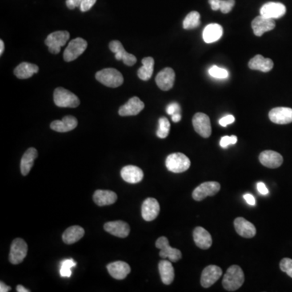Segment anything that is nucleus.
Returning <instances> with one entry per match:
<instances>
[{"label":"nucleus","instance_id":"nucleus-1","mask_svg":"<svg viewBox=\"0 0 292 292\" xmlns=\"http://www.w3.org/2000/svg\"><path fill=\"white\" fill-rule=\"evenodd\" d=\"M245 282V274L239 265H231L228 268L222 279V286L228 291H235L242 286Z\"/></svg>","mask_w":292,"mask_h":292},{"label":"nucleus","instance_id":"nucleus-2","mask_svg":"<svg viewBox=\"0 0 292 292\" xmlns=\"http://www.w3.org/2000/svg\"><path fill=\"white\" fill-rule=\"evenodd\" d=\"M96 79L107 87L117 88L124 83V77L121 72L114 69H105L96 73Z\"/></svg>","mask_w":292,"mask_h":292},{"label":"nucleus","instance_id":"nucleus-3","mask_svg":"<svg viewBox=\"0 0 292 292\" xmlns=\"http://www.w3.org/2000/svg\"><path fill=\"white\" fill-rule=\"evenodd\" d=\"M54 102L59 107L76 108L81 103L77 95L62 87L57 88L54 90Z\"/></svg>","mask_w":292,"mask_h":292},{"label":"nucleus","instance_id":"nucleus-4","mask_svg":"<svg viewBox=\"0 0 292 292\" xmlns=\"http://www.w3.org/2000/svg\"><path fill=\"white\" fill-rule=\"evenodd\" d=\"M191 166L190 159L182 153H171L166 159V166L169 171L182 173L189 170Z\"/></svg>","mask_w":292,"mask_h":292},{"label":"nucleus","instance_id":"nucleus-5","mask_svg":"<svg viewBox=\"0 0 292 292\" xmlns=\"http://www.w3.org/2000/svg\"><path fill=\"white\" fill-rule=\"evenodd\" d=\"M70 37V33L68 31H55L47 36L45 40V44L52 54H59L61 47L65 46Z\"/></svg>","mask_w":292,"mask_h":292},{"label":"nucleus","instance_id":"nucleus-6","mask_svg":"<svg viewBox=\"0 0 292 292\" xmlns=\"http://www.w3.org/2000/svg\"><path fill=\"white\" fill-rule=\"evenodd\" d=\"M88 43L81 37L72 40L64 52V59L66 62H72L83 54L87 48Z\"/></svg>","mask_w":292,"mask_h":292},{"label":"nucleus","instance_id":"nucleus-7","mask_svg":"<svg viewBox=\"0 0 292 292\" xmlns=\"http://www.w3.org/2000/svg\"><path fill=\"white\" fill-rule=\"evenodd\" d=\"M28 245L23 239L17 238L12 243L9 261L13 265H18L21 263L27 256Z\"/></svg>","mask_w":292,"mask_h":292},{"label":"nucleus","instance_id":"nucleus-8","mask_svg":"<svg viewBox=\"0 0 292 292\" xmlns=\"http://www.w3.org/2000/svg\"><path fill=\"white\" fill-rule=\"evenodd\" d=\"M155 245L158 249H160L159 256L162 258H168L172 262H177L182 258L181 251L171 248L166 237H159L156 241Z\"/></svg>","mask_w":292,"mask_h":292},{"label":"nucleus","instance_id":"nucleus-9","mask_svg":"<svg viewBox=\"0 0 292 292\" xmlns=\"http://www.w3.org/2000/svg\"><path fill=\"white\" fill-rule=\"evenodd\" d=\"M221 186L218 182H205L194 189L193 198L195 201H201L207 197H212L219 192Z\"/></svg>","mask_w":292,"mask_h":292},{"label":"nucleus","instance_id":"nucleus-10","mask_svg":"<svg viewBox=\"0 0 292 292\" xmlns=\"http://www.w3.org/2000/svg\"><path fill=\"white\" fill-rule=\"evenodd\" d=\"M193 125L194 129L201 137L208 138L210 137L212 133L210 120L207 114L204 113H197L193 116Z\"/></svg>","mask_w":292,"mask_h":292},{"label":"nucleus","instance_id":"nucleus-11","mask_svg":"<svg viewBox=\"0 0 292 292\" xmlns=\"http://www.w3.org/2000/svg\"><path fill=\"white\" fill-rule=\"evenodd\" d=\"M109 48L114 54L117 61H122L127 66H133L137 63V58L133 54H129L125 50V47L123 46L118 40L111 41L109 44Z\"/></svg>","mask_w":292,"mask_h":292},{"label":"nucleus","instance_id":"nucleus-12","mask_svg":"<svg viewBox=\"0 0 292 292\" xmlns=\"http://www.w3.org/2000/svg\"><path fill=\"white\" fill-rule=\"evenodd\" d=\"M222 274V270L221 268L217 265H209L203 269L201 274V286L205 288L210 287L221 278Z\"/></svg>","mask_w":292,"mask_h":292},{"label":"nucleus","instance_id":"nucleus-13","mask_svg":"<svg viewBox=\"0 0 292 292\" xmlns=\"http://www.w3.org/2000/svg\"><path fill=\"white\" fill-rule=\"evenodd\" d=\"M160 213V205L155 198L149 197L145 199L141 206V215L144 220L151 222L156 219Z\"/></svg>","mask_w":292,"mask_h":292},{"label":"nucleus","instance_id":"nucleus-14","mask_svg":"<svg viewBox=\"0 0 292 292\" xmlns=\"http://www.w3.org/2000/svg\"><path fill=\"white\" fill-rule=\"evenodd\" d=\"M253 33L257 37H261L266 32L270 31L275 28L274 19L267 18L263 16H258L252 22Z\"/></svg>","mask_w":292,"mask_h":292},{"label":"nucleus","instance_id":"nucleus-15","mask_svg":"<svg viewBox=\"0 0 292 292\" xmlns=\"http://www.w3.org/2000/svg\"><path fill=\"white\" fill-rule=\"evenodd\" d=\"M174 79H176L174 71L170 68H166L157 75L155 81L159 89L163 91H168L173 87Z\"/></svg>","mask_w":292,"mask_h":292},{"label":"nucleus","instance_id":"nucleus-16","mask_svg":"<svg viewBox=\"0 0 292 292\" xmlns=\"http://www.w3.org/2000/svg\"><path fill=\"white\" fill-rule=\"evenodd\" d=\"M269 118L277 125H287L292 123V109L289 107H276L269 113Z\"/></svg>","mask_w":292,"mask_h":292},{"label":"nucleus","instance_id":"nucleus-17","mask_svg":"<svg viewBox=\"0 0 292 292\" xmlns=\"http://www.w3.org/2000/svg\"><path fill=\"white\" fill-rule=\"evenodd\" d=\"M286 7L281 3L269 2L261 7V16L270 19H278L286 13Z\"/></svg>","mask_w":292,"mask_h":292},{"label":"nucleus","instance_id":"nucleus-18","mask_svg":"<svg viewBox=\"0 0 292 292\" xmlns=\"http://www.w3.org/2000/svg\"><path fill=\"white\" fill-rule=\"evenodd\" d=\"M104 229L108 233L120 238H126L130 233V226L124 221L106 222L104 225Z\"/></svg>","mask_w":292,"mask_h":292},{"label":"nucleus","instance_id":"nucleus-19","mask_svg":"<svg viewBox=\"0 0 292 292\" xmlns=\"http://www.w3.org/2000/svg\"><path fill=\"white\" fill-rule=\"evenodd\" d=\"M260 162L268 168L279 167L283 162V158L280 153L273 150H265L259 156Z\"/></svg>","mask_w":292,"mask_h":292},{"label":"nucleus","instance_id":"nucleus-20","mask_svg":"<svg viewBox=\"0 0 292 292\" xmlns=\"http://www.w3.org/2000/svg\"><path fill=\"white\" fill-rule=\"evenodd\" d=\"M145 108V104L139 97H133L129 102L121 106L119 110V114L121 116L137 115Z\"/></svg>","mask_w":292,"mask_h":292},{"label":"nucleus","instance_id":"nucleus-21","mask_svg":"<svg viewBox=\"0 0 292 292\" xmlns=\"http://www.w3.org/2000/svg\"><path fill=\"white\" fill-rule=\"evenodd\" d=\"M106 269L112 278L118 280L125 279L131 272L129 264L121 261L111 262L107 265Z\"/></svg>","mask_w":292,"mask_h":292},{"label":"nucleus","instance_id":"nucleus-22","mask_svg":"<svg viewBox=\"0 0 292 292\" xmlns=\"http://www.w3.org/2000/svg\"><path fill=\"white\" fill-rule=\"evenodd\" d=\"M235 229L241 237L245 238H253L255 237L257 229L252 222H249L245 218H236L234 222Z\"/></svg>","mask_w":292,"mask_h":292},{"label":"nucleus","instance_id":"nucleus-23","mask_svg":"<svg viewBox=\"0 0 292 292\" xmlns=\"http://www.w3.org/2000/svg\"><path fill=\"white\" fill-rule=\"evenodd\" d=\"M123 180L129 184H138L143 180V170L138 166L129 165L123 167L121 171Z\"/></svg>","mask_w":292,"mask_h":292},{"label":"nucleus","instance_id":"nucleus-24","mask_svg":"<svg viewBox=\"0 0 292 292\" xmlns=\"http://www.w3.org/2000/svg\"><path fill=\"white\" fill-rule=\"evenodd\" d=\"M193 240L196 245L204 250L209 249L213 244V240L210 234L201 226H197L193 230Z\"/></svg>","mask_w":292,"mask_h":292},{"label":"nucleus","instance_id":"nucleus-25","mask_svg":"<svg viewBox=\"0 0 292 292\" xmlns=\"http://www.w3.org/2000/svg\"><path fill=\"white\" fill-rule=\"evenodd\" d=\"M78 121L74 116L67 115L62 121H54L50 124V129L58 133H67L76 129Z\"/></svg>","mask_w":292,"mask_h":292},{"label":"nucleus","instance_id":"nucleus-26","mask_svg":"<svg viewBox=\"0 0 292 292\" xmlns=\"http://www.w3.org/2000/svg\"><path fill=\"white\" fill-rule=\"evenodd\" d=\"M274 67V62L270 59L264 58L261 54H257L251 59L249 63V68L252 70H257L268 73Z\"/></svg>","mask_w":292,"mask_h":292},{"label":"nucleus","instance_id":"nucleus-27","mask_svg":"<svg viewBox=\"0 0 292 292\" xmlns=\"http://www.w3.org/2000/svg\"><path fill=\"white\" fill-rule=\"evenodd\" d=\"M93 201L99 206L112 205L117 201V194L110 190H97L93 194Z\"/></svg>","mask_w":292,"mask_h":292},{"label":"nucleus","instance_id":"nucleus-28","mask_svg":"<svg viewBox=\"0 0 292 292\" xmlns=\"http://www.w3.org/2000/svg\"><path fill=\"white\" fill-rule=\"evenodd\" d=\"M37 150L35 148H29L25 153L21 161V171L23 176H27L32 167H33L34 160L37 158Z\"/></svg>","mask_w":292,"mask_h":292},{"label":"nucleus","instance_id":"nucleus-29","mask_svg":"<svg viewBox=\"0 0 292 292\" xmlns=\"http://www.w3.org/2000/svg\"><path fill=\"white\" fill-rule=\"evenodd\" d=\"M160 276L165 285H170L174 278V270L170 261L162 260L158 263Z\"/></svg>","mask_w":292,"mask_h":292},{"label":"nucleus","instance_id":"nucleus-30","mask_svg":"<svg viewBox=\"0 0 292 292\" xmlns=\"http://www.w3.org/2000/svg\"><path fill=\"white\" fill-rule=\"evenodd\" d=\"M223 29L218 24H210L205 28L203 31V39L206 43L215 42L222 37Z\"/></svg>","mask_w":292,"mask_h":292},{"label":"nucleus","instance_id":"nucleus-31","mask_svg":"<svg viewBox=\"0 0 292 292\" xmlns=\"http://www.w3.org/2000/svg\"><path fill=\"white\" fill-rule=\"evenodd\" d=\"M85 235V230L80 226H73L68 228L63 234V241L67 245H73L79 241Z\"/></svg>","mask_w":292,"mask_h":292},{"label":"nucleus","instance_id":"nucleus-32","mask_svg":"<svg viewBox=\"0 0 292 292\" xmlns=\"http://www.w3.org/2000/svg\"><path fill=\"white\" fill-rule=\"evenodd\" d=\"M38 70L39 69L37 65L30 63L23 62L15 69L14 74L19 79H28L33 74L37 73Z\"/></svg>","mask_w":292,"mask_h":292},{"label":"nucleus","instance_id":"nucleus-33","mask_svg":"<svg viewBox=\"0 0 292 292\" xmlns=\"http://www.w3.org/2000/svg\"><path fill=\"white\" fill-rule=\"evenodd\" d=\"M154 66V60L152 57H146L142 60V67L137 71V76L142 81H149L152 77Z\"/></svg>","mask_w":292,"mask_h":292},{"label":"nucleus","instance_id":"nucleus-34","mask_svg":"<svg viewBox=\"0 0 292 292\" xmlns=\"http://www.w3.org/2000/svg\"><path fill=\"white\" fill-rule=\"evenodd\" d=\"M200 13L197 12H191L190 13L187 15L185 17V21L183 22V26L185 29H193L195 28L198 27L200 24Z\"/></svg>","mask_w":292,"mask_h":292},{"label":"nucleus","instance_id":"nucleus-35","mask_svg":"<svg viewBox=\"0 0 292 292\" xmlns=\"http://www.w3.org/2000/svg\"><path fill=\"white\" fill-rule=\"evenodd\" d=\"M170 124L166 117H162L158 121V129L157 131V136L161 139L167 137L170 132Z\"/></svg>","mask_w":292,"mask_h":292},{"label":"nucleus","instance_id":"nucleus-36","mask_svg":"<svg viewBox=\"0 0 292 292\" xmlns=\"http://www.w3.org/2000/svg\"><path fill=\"white\" fill-rule=\"evenodd\" d=\"M77 263L73 259H67L61 263V274L62 277L69 278L72 275V268L75 267Z\"/></svg>","mask_w":292,"mask_h":292},{"label":"nucleus","instance_id":"nucleus-37","mask_svg":"<svg viewBox=\"0 0 292 292\" xmlns=\"http://www.w3.org/2000/svg\"><path fill=\"white\" fill-rule=\"evenodd\" d=\"M209 73L211 77L217 79H226L228 77V72L225 69L219 67L213 66L209 70Z\"/></svg>","mask_w":292,"mask_h":292},{"label":"nucleus","instance_id":"nucleus-38","mask_svg":"<svg viewBox=\"0 0 292 292\" xmlns=\"http://www.w3.org/2000/svg\"><path fill=\"white\" fill-rule=\"evenodd\" d=\"M280 269L292 278V259L283 258L280 262Z\"/></svg>","mask_w":292,"mask_h":292},{"label":"nucleus","instance_id":"nucleus-39","mask_svg":"<svg viewBox=\"0 0 292 292\" xmlns=\"http://www.w3.org/2000/svg\"><path fill=\"white\" fill-rule=\"evenodd\" d=\"M235 4H236L235 0H220L219 9L222 13L226 14L232 10Z\"/></svg>","mask_w":292,"mask_h":292},{"label":"nucleus","instance_id":"nucleus-40","mask_svg":"<svg viewBox=\"0 0 292 292\" xmlns=\"http://www.w3.org/2000/svg\"><path fill=\"white\" fill-rule=\"evenodd\" d=\"M237 136H225V137H222V139L220 141V145L221 147L227 148L230 145H235V144L237 142Z\"/></svg>","mask_w":292,"mask_h":292},{"label":"nucleus","instance_id":"nucleus-41","mask_svg":"<svg viewBox=\"0 0 292 292\" xmlns=\"http://www.w3.org/2000/svg\"><path fill=\"white\" fill-rule=\"evenodd\" d=\"M96 2H97V0H82L81 6H80V9L83 13L88 12V11L92 9V7L93 5H95Z\"/></svg>","mask_w":292,"mask_h":292},{"label":"nucleus","instance_id":"nucleus-42","mask_svg":"<svg viewBox=\"0 0 292 292\" xmlns=\"http://www.w3.org/2000/svg\"><path fill=\"white\" fill-rule=\"evenodd\" d=\"M235 122V117L231 114H228V115L224 116L219 121V125L222 127H226L228 125L233 124Z\"/></svg>","mask_w":292,"mask_h":292},{"label":"nucleus","instance_id":"nucleus-43","mask_svg":"<svg viewBox=\"0 0 292 292\" xmlns=\"http://www.w3.org/2000/svg\"><path fill=\"white\" fill-rule=\"evenodd\" d=\"M181 110V107L179 106V104L176 103V102H173V103L170 104L169 106L166 108V112H167L168 114H176V113H178Z\"/></svg>","mask_w":292,"mask_h":292},{"label":"nucleus","instance_id":"nucleus-44","mask_svg":"<svg viewBox=\"0 0 292 292\" xmlns=\"http://www.w3.org/2000/svg\"><path fill=\"white\" fill-rule=\"evenodd\" d=\"M81 2L82 0H67L66 5L69 9H74L81 6Z\"/></svg>","mask_w":292,"mask_h":292},{"label":"nucleus","instance_id":"nucleus-45","mask_svg":"<svg viewBox=\"0 0 292 292\" xmlns=\"http://www.w3.org/2000/svg\"><path fill=\"white\" fill-rule=\"evenodd\" d=\"M257 190L259 191V193L261 195H267L269 193V190L265 186V184L262 182L257 183Z\"/></svg>","mask_w":292,"mask_h":292},{"label":"nucleus","instance_id":"nucleus-46","mask_svg":"<svg viewBox=\"0 0 292 292\" xmlns=\"http://www.w3.org/2000/svg\"><path fill=\"white\" fill-rule=\"evenodd\" d=\"M244 198H245L247 203L249 204V205H256L255 197H253V195L249 194V193H247V194H245V196H244Z\"/></svg>","mask_w":292,"mask_h":292},{"label":"nucleus","instance_id":"nucleus-47","mask_svg":"<svg viewBox=\"0 0 292 292\" xmlns=\"http://www.w3.org/2000/svg\"><path fill=\"white\" fill-rule=\"evenodd\" d=\"M209 5L213 11H217L220 8V0H209Z\"/></svg>","mask_w":292,"mask_h":292},{"label":"nucleus","instance_id":"nucleus-48","mask_svg":"<svg viewBox=\"0 0 292 292\" xmlns=\"http://www.w3.org/2000/svg\"><path fill=\"white\" fill-rule=\"evenodd\" d=\"M11 286H7L5 282H0V291L1 292H9L10 291Z\"/></svg>","mask_w":292,"mask_h":292},{"label":"nucleus","instance_id":"nucleus-49","mask_svg":"<svg viewBox=\"0 0 292 292\" xmlns=\"http://www.w3.org/2000/svg\"><path fill=\"white\" fill-rule=\"evenodd\" d=\"M172 121L174 123H178L181 121V115L180 114V112L178 113H176V114H172Z\"/></svg>","mask_w":292,"mask_h":292},{"label":"nucleus","instance_id":"nucleus-50","mask_svg":"<svg viewBox=\"0 0 292 292\" xmlns=\"http://www.w3.org/2000/svg\"><path fill=\"white\" fill-rule=\"evenodd\" d=\"M17 291L18 292H29L30 290L29 289H26L25 286H22V285H18L17 286Z\"/></svg>","mask_w":292,"mask_h":292},{"label":"nucleus","instance_id":"nucleus-51","mask_svg":"<svg viewBox=\"0 0 292 292\" xmlns=\"http://www.w3.org/2000/svg\"><path fill=\"white\" fill-rule=\"evenodd\" d=\"M4 51H5V43L3 40H0V55H2Z\"/></svg>","mask_w":292,"mask_h":292}]
</instances>
